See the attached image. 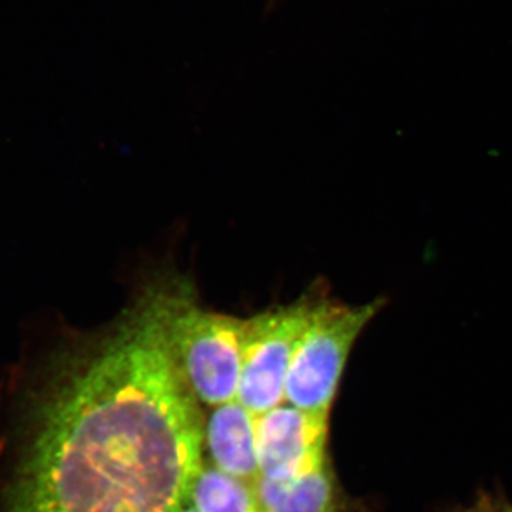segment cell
I'll return each mask as SVG.
<instances>
[{
    "label": "cell",
    "instance_id": "cell-1",
    "mask_svg": "<svg viewBox=\"0 0 512 512\" xmlns=\"http://www.w3.org/2000/svg\"><path fill=\"white\" fill-rule=\"evenodd\" d=\"M204 412L134 293L101 329L66 330L0 400V512H177L204 463Z\"/></svg>",
    "mask_w": 512,
    "mask_h": 512
},
{
    "label": "cell",
    "instance_id": "cell-2",
    "mask_svg": "<svg viewBox=\"0 0 512 512\" xmlns=\"http://www.w3.org/2000/svg\"><path fill=\"white\" fill-rule=\"evenodd\" d=\"M136 292L156 316L165 346L202 407L237 400L245 318L205 308L190 276L148 272Z\"/></svg>",
    "mask_w": 512,
    "mask_h": 512
},
{
    "label": "cell",
    "instance_id": "cell-3",
    "mask_svg": "<svg viewBox=\"0 0 512 512\" xmlns=\"http://www.w3.org/2000/svg\"><path fill=\"white\" fill-rule=\"evenodd\" d=\"M386 302L376 298L362 305H350L333 298L329 286L323 285L293 353L284 402L306 412L330 416L353 348Z\"/></svg>",
    "mask_w": 512,
    "mask_h": 512
},
{
    "label": "cell",
    "instance_id": "cell-4",
    "mask_svg": "<svg viewBox=\"0 0 512 512\" xmlns=\"http://www.w3.org/2000/svg\"><path fill=\"white\" fill-rule=\"evenodd\" d=\"M323 284L315 282L295 301L245 318L237 400L254 416L284 403L286 376Z\"/></svg>",
    "mask_w": 512,
    "mask_h": 512
},
{
    "label": "cell",
    "instance_id": "cell-5",
    "mask_svg": "<svg viewBox=\"0 0 512 512\" xmlns=\"http://www.w3.org/2000/svg\"><path fill=\"white\" fill-rule=\"evenodd\" d=\"M329 414L288 403L256 416L259 477L285 483L308 476L330 461Z\"/></svg>",
    "mask_w": 512,
    "mask_h": 512
},
{
    "label": "cell",
    "instance_id": "cell-6",
    "mask_svg": "<svg viewBox=\"0 0 512 512\" xmlns=\"http://www.w3.org/2000/svg\"><path fill=\"white\" fill-rule=\"evenodd\" d=\"M202 447L208 463L229 476L254 484L259 478L256 416L238 400L204 414Z\"/></svg>",
    "mask_w": 512,
    "mask_h": 512
},
{
    "label": "cell",
    "instance_id": "cell-7",
    "mask_svg": "<svg viewBox=\"0 0 512 512\" xmlns=\"http://www.w3.org/2000/svg\"><path fill=\"white\" fill-rule=\"evenodd\" d=\"M255 491L264 512H349V500L328 461L296 480L276 483L259 477Z\"/></svg>",
    "mask_w": 512,
    "mask_h": 512
},
{
    "label": "cell",
    "instance_id": "cell-8",
    "mask_svg": "<svg viewBox=\"0 0 512 512\" xmlns=\"http://www.w3.org/2000/svg\"><path fill=\"white\" fill-rule=\"evenodd\" d=\"M187 501L197 512H264L254 484L225 474L205 458Z\"/></svg>",
    "mask_w": 512,
    "mask_h": 512
},
{
    "label": "cell",
    "instance_id": "cell-9",
    "mask_svg": "<svg viewBox=\"0 0 512 512\" xmlns=\"http://www.w3.org/2000/svg\"><path fill=\"white\" fill-rule=\"evenodd\" d=\"M461 512H505V503L491 497L480 498L476 503Z\"/></svg>",
    "mask_w": 512,
    "mask_h": 512
},
{
    "label": "cell",
    "instance_id": "cell-10",
    "mask_svg": "<svg viewBox=\"0 0 512 512\" xmlns=\"http://www.w3.org/2000/svg\"><path fill=\"white\" fill-rule=\"evenodd\" d=\"M177 512H197V510H194V508L191 507V504L188 503V501H185L183 507H181Z\"/></svg>",
    "mask_w": 512,
    "mask_h": 512
},
{
    "label": "cell",
    "instance_id": "cell-11",
    "mask_svg": "<svg viewBox=\"0 0 512 512\" xmlns=\"http://www.w3.org/2000/svg\"><path fill=\"white\" fill-rule=\"evenodd\" d=\"M505 512H512V505L505 503Z\"/></svg>",
    "mask_w": 512,
    "mask_h": 512
}]
</instances>
